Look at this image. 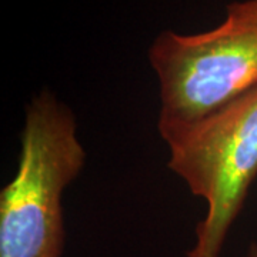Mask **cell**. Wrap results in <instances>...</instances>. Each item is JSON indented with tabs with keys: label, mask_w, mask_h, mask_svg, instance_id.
<instances>
[{
	"label": "cell",
	"mask_w": 257,
	"mask_h": 257,
	"mask_svg": "<svg viewBox=\"0 0 257 257\" xmlns=\"http://www.w3.org/2000/svg\"><path fill=\"white\" fill-rule=\"evenodd\" d=\"M248 257H257V244H251L248 250Z\"/></svg>",
	"instance_id": "277c9868"
},
{
	"label": "cell",
	"mask_w": 257,
	"mask_h": 257,
	"mask_svg": "<svg viewBox=\"0 0 257 257\" xmlns=\"http://www.w3.org/2000/svg\"><path fill=\"white\" fill-rule=\"evenodd\" d=\"M166 143L169 167L207 203L187 257H219L257 176V86Z\"/></svg>",
	"instance_id": "3957f363"
},
{
	"label": "cell",
	"mask_w": 257,
	"mask_h": 257,
	"mask_svg": "<svg viewBox=\"0 0 257 257\" xmlns=\"http://www.w3.org/2000/svg\"><path fill=\"white\" fill-rule=\"evenodd\" d=\"M84 162L73 113L39 93L26 110L18 173L0 193V257H62V196Z\"/></svg>",
	"instance_id": "7a4b0ae2"
},
{
	"label": "cell",
	"mask_w": 257,
	"mask_h": 257,
	"mask_svg": "<svg viewBox=\"0 0 257 257\" xmlns=\"http://www.w3.org/2000/svg\"><path fill=\"white\" fill-rule=\"evenodd\" d=\"M160 83L165 142L257 86V0L234 2L220 26L199 35L160 33L149 50Z\"/></svg>",
	"instance_id": "6da1fadb"
}]
</instances>
